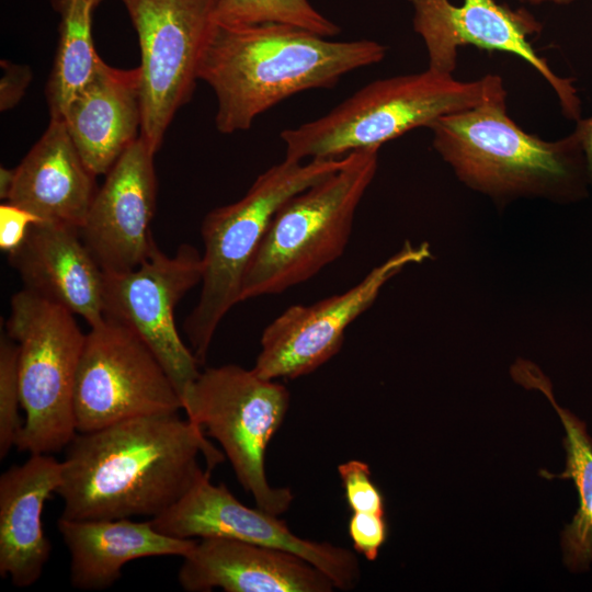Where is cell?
<instances>
[{
	"label": "cell",
	"instance_id": "15",
	"mask_svg": "<svg viewBox=\"0 0 592 592\" xmlns=\"http://www.w3.org/2000/svg\"><path fill=\"white\" fill-rule=\"evenodd\" d=\"M156 152L139 135L93 198L80 236L104 272L135 269L155 243L149 226L156 208Z\"/></svg>",
	"mask_w": 592,
	"mask_h": 592
},
{
	"label": "cell",
	"instance_id": "26",
	"mask_svg": "<svg viewBox=\"0 0 592 592\" xmlns=\"http://www.w3.org/2000/svg\"><path fill=\"white\" fill-rule=\"evenodd\" d=\"M344 496L351 512L384 515V498L371 479L366 463L352 459L338 466Z\"/></svg>",
	"mask_w": 592,
	"mask_h": 592
},
{
	"label": "cell",
	"instance_id": "12",
	"mask_svg": "<svg viewBox=\"0 0 592 592\" xmlns=\"http://www.w3.org/2000/svg\"><path fill=\"white\" fill-rule=\"evenodd\" d=\"M408 1L413 8V30L426 49L428 69L453 76L459 48L468 45L512 54L545 79L566 118H581V100L573 80L558 76L531 43L543 24L528 10L512 9L496 0H463L458 5L451 0Z\"/></svg>",
	"mask_w": 592,
	"mask_h": 592
},
{
	"label": "cell",
	"instance_id": "25",
	"mask_svg": "<svg viewBox=\"0 0 592 592\" xmlns=\"http://www.w3.org/2000/svg\"><path fill=\"white\" fill-rule=\"evenodd\" d=\"M19 346L5 332L0 338V458L16 445L24 421L19 415Z\"/></svg>",
	"mask_w": 592,
	"mask_h": 592
},
{
	"label": "cell",
	"instance_id": "1",
	"mask_svg": "<svg viewBox=\"0 0 592 592\" xmlns=\"http://www.w3.org/2000/svg\"><path fill=\"white\" fill-rule=\"evenodd\" d=\"M225 455L178 413L124 420L80 433L67 445L61 517H155L186 494Z\"/></svg>",
	"mask_w": 592,
	"mask_h": 592
},
{
	"label": "cell",
	"instance_id": "5",
	"mask_svg": "<svg viewBox=\"0 0 592 592\" xmlns=\"http://www.w3.org/2000/svg\"><path fill=\"white\" fill-rule=\"evenodd\" d=\"M378 150L346 155L339 170L281 206L246 271L240 301L280 294L341 257L357 206L376 174Z\"/></svg>",
	"mask_w": 592,
	"mask_h": 592
},
{
	"label": "cell",
	"instance_id": "14",
	"mask_svg": "<svg viewBox=\"0 0 592 592\" xmlns=\"http://www.w3.org/2000/svg\"><path fill=\"white\" fill-rule=\"evenodd\" d=\"M150 522L171 537H226L292 553L318 568L343 591L355 588L360 579L355 553L295 535L277 515L242 504L224 483L213 485L210 474Z\"/></svg>",
	"mask_w": 592,
	"mask_h": 592
},
{
	"label": "cell",
	"instance_id": "18",
	"mask_svg": "<svg viewBox=\"0 0 592 592\" xmlns=\"http://www.w3.org/2000/svg\"><path fill=\"white\" fill-rule=\"evenodd\" d=\"M61 118L88 169L106 174L140 135V68L118 69L101 59Z\"/></svg>",
	"mask_w": 592,
	"mask_h": 592
},
{
	"label": "cell",
	"instance_id": "6",
	"mask_svg": "<svg viewBox=\"0 0 592 592\" xmlns=\"http://www.w3.org/2000/svg\"><path fill=\"white\" fill-rule=\"evenodd\" d=\"M345 160L346 156L308 162L284 159L261 173L242 198L205 216L202 288L184 322L200 365L206 361L220 321L240 303L243 276L275 213L291 197L339 170Z\"/></svg>",
	"mask_w": 592,
	"mask_h": 592
},
{
	"label": "cell",
	"instance_id": "17",
	"mask_svg": "<svg viewBox=\"0 0 592 592\" xmlns=\"http://www.w3.org/2000/svg\"><path fill=\"white\" fill-rule=\"evenodd\" d=\"M9 261L25 289L66 307L90 327L104 320L105 274L79 229L36 223Z\"/></svg>",
	"mask_w": 592,
	"mask_h": 592
},
{
	"label": "cell",
	"instance_id": "7",
	"mask_svg": "<svg viewBox=\"0 0 592 592\" xmlns=\"http://www.w3.org/2000/svg\"><path fill=\"white\" fill-rule=\"evenodd\" d=\"M5 333L19 346V388L25 420L16 447L60 451L78 433L75 385L86 333L75 314L29 289L11 298Z\"/></svg>",
	"mask_w": 592,
	"mask_h": 592
},
{
	"label": "cell",
	"instance_id": "3",
	"mask_svg": "<svg viewBox=\"0 0 592 592\" xmlns=\"http://www.w3.org/2000/svg\"><path fill=\"white\" fill-rule=\"evenodd\" d=\"M506 96L503 86L480 104L431 123L434 150L463 184L498 203L587 198L591 185L578 134L545 140L525 132L509 115Z\"/></svg>",
	"mask_w": 592,
	"mask_h": 592
},
{
	"label": "cell",
	"instance_id": "23",
	"mask_svg": "<svg viewBox=\"0 0 592 592\" xmlns=\"http://www.w3.org/2000/svg\"><path fill=\"white\" fill-rule=\"evenodd\" d=\"M60 14L55 60L46 87L50 117H62L92 78L101 58L92 37V0H52Z\"/></svg>",
	"mask_w": 592,
	"mask_h": 592
},
{
	"label": "cell",
	"instance_id": "31",
	"mask_svg": "<svg viewBox=\"0 0 592 592\" xmlns=\"http://www.w3.org/2000/svg\"><path fill=\"white\" fill-rule=\"evenodd\" d=\"M15 170L1 167L0 169V198L8 201L14 184Z\"/></svg>",
	"mask_w": 592,
	"mask_h": 592
},
{
	"label": "cell",
	"instance_id": "28",
	"mask_svg": "<svg viewBox=\"0 0 592 592\" xmlns=\"http://www.w3.org/2000/svg\"><path fill=\"white\" fill-rule=\"evenodd\" d=\"M42 220L29 210L4 203L0 205V249L10 254L24 241L31 227Z\"/></svg>",
	"mask_w": 592,
	"mask_h": 592
},
{
	"label": "cell",
	"instance_id": "22",
	"mask_svg": "<svg viewBox=\"0 0 592 592\" xmlns=\"http://www.w3.org/2000/svg\"><path fill=\"white\" fill-rule=\"evenodd\" d=\"M511 375L520 385L542 391L565 426L567 469L555 477L573 479L580 504L572 522L563 532L562 548L569 567H585L592 560V440L587 434L584 423L557 405L550 382L535 364L517 360L511 368Z\"/></svg>",
	"mask_w": 592,
	"mask_h": 592
},
{
	"label": "cell",
	"instance_id": "27",
	"mask_svg": "<svg viewBox=\"0 0 592 592\" xmlns=\"http://www.w3.org/2000/svg\"><path fill=\"white\" fill-rule=\"evenodd\" d=\"M348 531L354 550L371 561L375 560L387 537L384 515L352 512Z\"/></svg>",
	"mask_w": 592,
	"mask_h": 592
},
{
	"label": "cell",
	"instance_id": "32",
	"mask_svg": "<svg viewBox=\"0 0 592 592\" xmlns=\"http://www.w3.org/2000/svg\"><path fill=\"white\" fill-rule=\"evenodd\" d=\"M519 1L523 3L533 4V5H540L544 3H551L556 5H570L578 0H519Z\"/></svg>",
	"mask_w": 592,
	"mask_h": 592
},
{
	"label": "cell",
	"instance_id": "21",
	"mask_svg": "<svg viewBox=\"0 0 592 592\" xmlns=\"http://www.w3.org/2000/svg\"><path fill=\"white\" fill-rule=\"evenodd\" d=\"M57 528L70 554V581L83 591L112 587L129 561L156 556H185L194 538H177L157 531L150 520H70L59 517Z\"/></svg>",
	"mask_w": 592,
	"mask_h": 592
},
{
	"label": "cell",
	"instance_id": "16",
	"mask_svg": "<svg viewBox=\"0 0 592 592\" xmlns=\"http://www.w3.org/2000/svg\"><path fill=\"white\" fill-rule=\"evenodd\" d=\"M178 580L187 592H332L318 568L288 551L226 537H203L182 557Z\"/></svg>",
	"mask_w": 592,
	"mask_h": 592
},
{
	"label": "cell",
	"instance_id": "8",
	"mask_svg": "<svg viewBox=\"0 0 592 592\" xmlns=\"http://www.w3.org/2000/svg\"><path fill=\"white\" fill-rule=\"evenodd\" d=\"M182 405L186 418L220 444L257 506L274 515L287 511L292 491L272 487L265 473L266 447L289 406L286 387L239 365L207 367L184 391Z\"/></svg>",
	"mask_w": 592,
	"mask_h": 592
},
{
	"label": "cell",
	"instance_id": "2",
	"mask_svg": "<svg viewBox=\"0 0 592 592\" xmlns=\"http://www.w3.org/2000/svg\"><path fill=\"white\" fill-rule=\"evenodd\" d=\"M387 49L376 41H330L286 24L217 22L197 77L217 98V129L231 134L296 93L331 88L344 75L380 62Z\"/></svg>",
	"mask_w": 592,
	"mask_h": 592
},
{
	"label": "cell",
	"instance_id": "19",
	"mask_svg": "<svg viewBox=\"0 0 592 592\" xmlns=\"http://www.w3.org/2000/svg\"><path fill=\"white\" fill-rule=\"evenodd\" d=\"M8 203L42 221L81 229L98 192L61 117H50L39 140L14 168Z\"/></svg>",
	"mask_w": 592,
	"mask_h": 592
},
{
	"label": "cell",
	"instance_id": "33",
	"mask_svg": "<svg viewBox=\"0 0 592 592\" xmlns=\"http://www.w3.org/2000/svg\"><path fill=\"white\" fill-rule=\"evenodd\" d=\"M92 1L94 2L95 5H98L103 0H92Z\"/></svg>",
	"mask_w": 592,
	"mask_h": 592
},
{
	"label": "cell",
	"instance_id": "11",
	"mask_svg": "<svg viewBox=\"0 0 592 592\" xmlns=\"http://www.w3.org/2000/svg\"><path fill=\"white\" fill-rule=\"evenodd\" d=\"M104 274V318L129 328L151 349L182 399L201 371L179 335L174 309L202 282V254L183 243L169 257L153 243L149 255L135 269Z\"/></svg>",
	"mask_w": 592,
	"mask_h": 592
},
{
	"label": "cell",
	"instance_id": "10",
	"mask_svg": "<svg viewBox=\"0 0 592 592\" xmlns=\"http://www.w3.org/2000/svg\"><path fill=\"white\" fill-rule=\"evenodd\" d=\"M138 35L140 137L158 150L193 93L204 48L217 24L216 0H122Z\"/></svg>",
	"mask_w": 592,
	"mask_h": 592
},
{
	"label": "cell",
	"instance_id": "30",
	"mask_svg": "<svg viewBox=\"0 0 592 592\" xmlns=\"http://www.w3.org/2000/svg\"><path fill=\"white\" fill-rule=\"evenodd\" d=\"M573 130L578 134L582 145L592 189V115L587 118H579Z\"/></svg>",
	"mask_w": 592,
	"mask_h": 592
},
{
	"label": "cell",
	"instance_id": "20",
	"mask_svg": "<svg viewBox=\"0 0 592 592\" xmlns=\"http://www.w3.org/2000/svg\"><path fill=\"white\" fill-rule=\"evenodd\" d=\"M61 478L62 463L47 454H31L0 477V574L18 588L33 585L49 559L42 513Z\"/></svg>",
	"mask_w": 592,
	"mask_h": 592
},
{
	"label": "cell",
	"instance_id": "9",
	"mask_svg": "<svg viewBox=\"0 0 592 592\" xmlns=\"http://www.w3.org/2000/svg\"><path fill=\"white\" fill-rule=\"evenodd\" d=\"M180 410L183 405L174 383L135 332L106 318L90 327L75 385L78 432Z\"/></svg>",
	"mask_w": 592,
	"mask_h": 592
},
{
	"label": "cell",
	"instance_id": "29",
	"mask_svg": "<svg viewBox=\"0 0 592 592\" xmlns=\"http://www.w3.org/2000/svg\"><path fill=\"white\" fill-rule=\"evenodd\" d=\"M3 70L0 80V110L8 111L14 107L22 99L32 79L30 67L1 61Z\"/></svg>",
	"mask_w": 592,
	"mask_h": 592
},
{
	"label": "cell",
	"instance_id": "24",
	"mask_svg": "<svg viewBox=\"0 0 592 592\" xmlns=\"http://www.w3.org/2000/svg\"><path fill=\"white\" fill-rule=\"evenodd\" d=\"M216 20L226 25L286 24L325 37L340 33L308 0H216Z\"/></svg>",
	"mask_w": 592,
	"mask_h": 592
},
{
	"label": "cell",
	"instance_id": "13",
	"mask_svg": "<svg viewBox=\"0 0 592 592\" xmlns=\"http://www.w3.org/2000/svg\"><path fill=\"white\" fill-rule=\"evenodd\" d=\"M428 242L407 241L350 289L310 305H293L263 331L252 368L266 379L307 375L341 349L346 328L378 297L386 283L410 264L431 258Z\"/></svg>",
	"mask_w": 592,
	"mask_h": 592
},
{
	"label": "cell",
	"instance_id": "4",
	"mask_svg": "<svg viewBox=\"0 0 592 592\" xmlns=\"http://www.w3.org/2000/svg\"><path fill=\"white\" fill-rule=\"evenodd\" d=\"M503 86L499 75L462 81L428 68L373 81L326 115L283 130L285 159H333L379 149L411 129L480 104Z\"/></svg>",
	"mask_w": 592,
	"mask_h": 592
}]
</instances>
